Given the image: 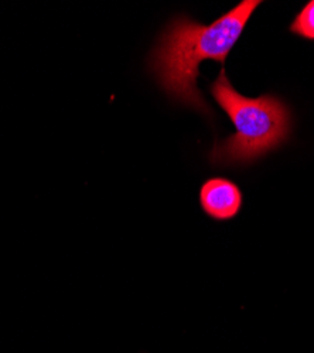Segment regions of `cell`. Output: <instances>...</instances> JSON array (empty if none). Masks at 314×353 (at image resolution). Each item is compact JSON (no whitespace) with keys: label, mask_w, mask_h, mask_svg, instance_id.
Returning a JSON list of instances; mask_svg holds the SVG:
<instances>
[{"label":"cell","mask_w":314,"mask_h":353,"mask_svg":"<svg viewBox=\"0 0 314 353\" xmlns=\"http://www.w3.org/2000/svg\"><path fill=\"white\" fill-rule=\"evenodd\" d=\"M198 199L204 214L217 222L235 219L244 205L241 188L224 176H213L204 181L199 188Z\"/></svg>","instance_id":"3"},{"label":"cell","mask_w":314,"mask_h":353,"mask_svg":"<svg viewBox=\"0 0 314 353\" xmlns=\"http://www.w3.org/2000/svg\"><path fill=\"white\" fill-rule=\"evenodd\" d=\"M261 5V0H244L208 26L186 16L176 17L160 36L149 60L161 90L176 102L213 117V109L197 86L199 64L211 60L224 65Z\"/></svg>","instance_id":"1"},{"label":"cell","mask_w":314,"mask_h":353,"mask_svg":"<svg viewBox=\"0 0 314 353\" xmlns=\"http://www.w3.org/2000/svg\"><path fill=\"white\" fill-rule=\"evenodd\" d=\"M210 91L218 106L230 116L237 132L218 143L210 160L217 165H246L276 150L288 140L292 113L282 99L266 94L248 98L239 94L221 70Z\"/></svg>","instance_id":"2"},{"label":"cell","mask_w":314,"mask_h":353,"mask_svg":"<svg viewBox=\"0 0 314 353\" xmlns=\"http://www.w3.org/2000/svg\"><path fill=\"white\" fill-rule=\"evenodd\" d=\"M291 32L306 40L314 41V0H310L307 5L299 12L291 24Z\"/></svg>","instance_id":"4"}]
</instances>
